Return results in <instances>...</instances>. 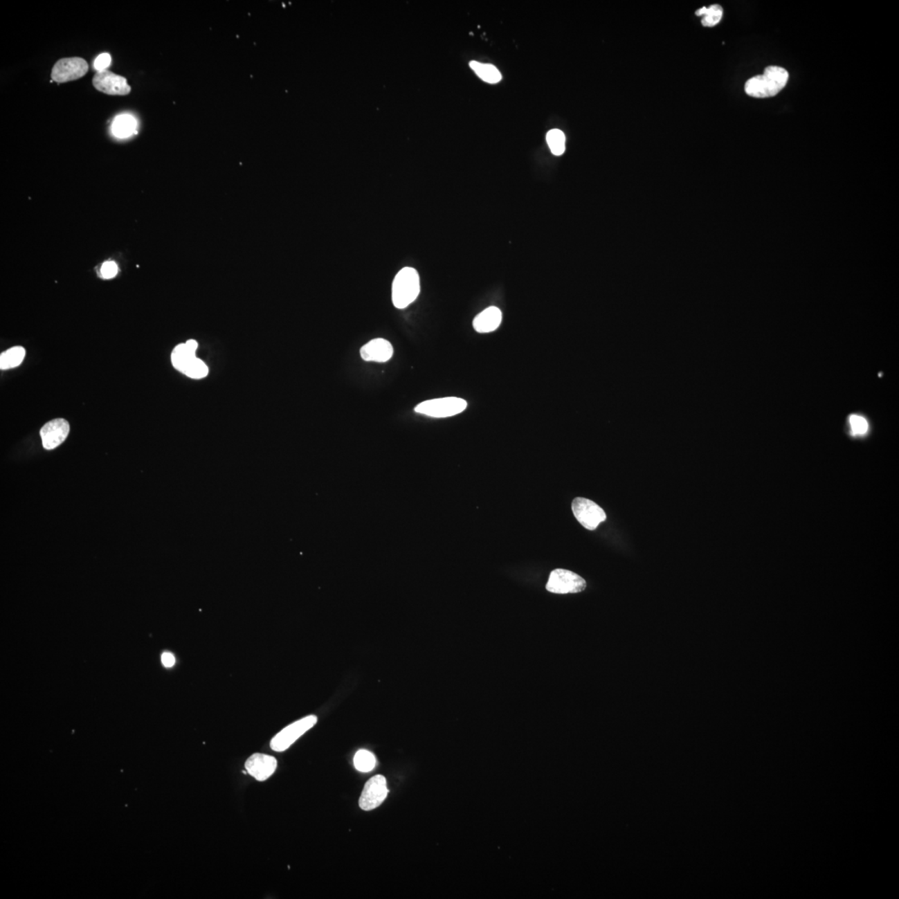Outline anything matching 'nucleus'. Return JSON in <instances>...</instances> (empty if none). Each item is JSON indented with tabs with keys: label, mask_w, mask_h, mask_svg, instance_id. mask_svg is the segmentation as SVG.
Listing matches in <instances>:
<instances>
[{
	"label": "nucleus",
	"mask_w": 899,
	"mask_h": 899,
	"mask_svg": "<svg viewBox=\"0 0 899 899\" xmlns=\"http://www.w3.org/2000/svg\"><path fill=\"white\" fill-rule=\"evenodd\" d=\"M572 511L574 516L584 527L590 531H594L598 525L606 520V514L597 503L589 499L578 498L573 500Z\"/></svg>",
	"instance_id": "nucleus-7"
},
{
	"label": "nucleus",
	"mask_w": 899,
	"mask_h": 899,
	"mask_svg": "<svg viewBox=\"0 0 899 899\" xmlns=\"http://www.w3.org/2000/svg\"><path fill=\"white\" fill-rule=\"evenodd\" d=\"M183 374L192 379H202L208 374V368L202 360L197 358L188 367Z\"/></svg>",
	"instance_id": "nucleus-21"
},
{
	"label": "nucleus",
	"mask_w": 899,
	"mask_h": 899,
	"mask_svg": "<svg viewBox=\"0 0 899 899\" xmlns=\"http://www.w3.org/2000/svg\"><path fill=\"white\" fill-rule=\"evenodd\" d=\"M111 60H112V59H111V55H109V53H102V55L97 57L96 62H94V67H96L98 71H105L107 68L110 66Z\"/></svg>",
	"instance_id": "nucleus-24"
},
{
	"label": "nucleus",
	"mask_w": 899,
	"mask_h": 899,
	"mask_svg": "<svg viewBox=\"0 0 899 899\" xmlns=\"http://www.w3.org/2000/svg\"><path fill=\"white\" fill-rule=\"evenodd\" d=\"M89 69V64L83 57H64L53 65L51 79L57 84L75 81L85 76Z\"/></svg>",
	"instance_id": "nucleus-5"
},
{
	"label": "nucleus",
	"mask_w": 899,
	"mask_h": 899,
	"mask_svg": "<svg viewBox=\"0 0 899 899\" xmlns=\"http://www.w3.org/2000/svg\"><path fill=\"white\" fill-rule=\"evenodd\" d=\"M26 351L23 347L16 346L3 352L0 355V368L1 370L17 367L23 363Z\"/></svg>",
	"instance_id": "nucleus-15"
},
{
	"label": "nucleus",
	"mask_w": 899,
	"mask_h": 899,
	"mask_svg": "<svg viewBox=\"0 0 899 899\" xmlns=\"http://www.w3.org/2000/svg\"><path fill=\"white\" fill-rule=\"evenodd\" d=\"M789 78L786 69L769 66L763 75L754 76L746 82L745 91L749 96L756 98L774 97L785 89Z\"/></svg>",
	"instance_id": "nucleus-1"
},
{
	"label": "nucleus",
	"mask_w": 899,
	"mask_h": 899,
	"mask_svg": "<svg viewBox=\"0 0 899 899\" xmlns=\"http://www.w3.org/2000/svg\"><path fill=\"white\" fill-rule=\"evenodd\" d=\"M376 758L370 751L361 750L357 751L354 757L356 769L363 773L372 771L376 766Z\"/></svg>",
	"instance_id": "nucleus-19"
},
{
	"label": "nucleus",
	"mask_w": 899,
	"mask_h": 899,
	"mask_svg": "<svg viewBox=\"0 0 899 899\" xmlns=\"http://www.w3.org/2000/svg\"><path fill=\"white\" fill-rule=\"evenodd\" d=\"M93 85L98 91L113 96H126L131 92V86L126 78L115 75L113 72L97 71L93 78Z\"/></svg>",
	"instance_id": "nucleus-9"
},
{
	"label": "nucleus",
	"mask_w": 899,
	"mask_h": 899,
	"mask_svg": "<svg viewBox=\"0 0 899 899\" xmlns=\"http://www.w3.org/2000/svg\"><path fill=\"white\" fill-rule=\"evenodd\" d=\"M137 128V122L129 115H121L115 118L112 131L118 138H127L134 134Z\"/></svg>",
	"instance_id": "nucleus-17"
},
{
	"label": "nucleus",
	"mask_w": 899,
	"mask_h": 899,
	"mask_svg": "<svg viewBox=\"0 0 899 899\" xmlns=\"http://www.w3.org/2000/svg\"><path fill=\"white\" fill-rule=\"evenodd\" d=\"M361 356L366 362L387 363L393 356L391 343L383 338H376L361 348Z\"/></svg>",
	"instance_id": "nucleus-12"
},
{
	"label": "nucleus",
	"mask_w": 899,
	"mask_h": 899,
	"mask_svg": "<svg viewBox=\"0 0 899 899\" xmlns=\"http://www.w3.org/2000/svg\"><path fill=\"white\" fill-rule=\"evenodd\" d=\"M317 723L318 717L315 716H309L295 721L273 738L270 743L271 748L276 752H283Z\"/></svg>",
	"instance_id": "nucleus-4"
},
{
	"label": "nucleus",
	"mask_w": 899,
	"mask_h": 899,
	"mask_svg": "<svg viewBox=\"0 0 899 899\" xmlns=\"http://www.w3.org/2000/svg\"><path fill=\"white\" fill-rule=\"evenodd\" d=\"M388 792L387 779L384 776H374L364 786L359 799L360 808L365 811L375 810L387 799Z\"/></svg>",
	"instance_id": "nucleus-8"
},
{
	"label": "nucleus",
	"mask_w": 899,
	"mask_h": 899,
	"mask_svg": "<svg viewBox=\"0 0 899 899\" xmlns=\"http://www.w3.org/2000/svg\"><path fill=\"white\" fill-rule=\"evenodd\" d=\"M467 408V402L458 397H443L428 400L418 404L415 412L435 418H446L462 413Z\"/></svg>",
	"instance_id": "nucleus-3"
},
{
	"label": "nucleus",
	"mask_w": 899,
	"mask_h": 899,
	"mask_svg": "<svg viewBox=\"0 0 899 899\" xmlns=\"http://www.w3.org/2000/svg\"><path fill=\"white\" fill-rule=\"evenodd\" d=\"M848 421L851 433L855 436H863L868 433L869 424L864 417L853 414L849 417Z\"/></svg>",
	"instance_id": "nucleus-22"
},
{
	"label": "nucleus",
	"mask_w": 899,
	"mask_h": 899,
	"mask_svg": "<svg viewBox=\"0 0 899 899\" xmlns=\"http://www.w3.org/2000/svg\"><path fill=\"white\" fill-rule=\"evenodd\" d=\"M162 662L164 666L170 668L174 666L175 658L171 653H163L162 655Z\"/></svg>",
	"instance_id": "nucleus-25"
},
{
	"label": "nucleus",
	"mask_w": 899,
	"mask_h": 899,
	"mask_svg": "<svg viewBox=\"0 0 899 899\" xmlns=\"http://www.w3.org/2000/svg\"><path fill=\"white\" fill-rule=\"evenodd\" d=\"M199 347L195 340H188L186 343L179 344L172 352V366L176 370L184 373L190 365L197 358L196 351Z\"/></svg>",
	"instance_id": "nucleus-13"
},
{
	"label": "nucleus",
	"mask_w": 899,
	"mask_h": 899,
	"mask_svg": "<svg viewBox=\"0 0 899 899\" xmlns=\"http://www.w3.org/2000/svg\"><path fill=\"white\" fill-rule=\"evenodd\" d=\"M723 8L718 5L703 7L696 11V15L702 18V26L712 28L721 21L723 18Z\"/></svg>",
	"instance_id": "nucleus-18"
},
{
	"label": "nucleus",
	"mask_w": 899,
	"mask_h": 899,
	"mask_svg": "<svg viewBox=\"0 0 899 899\" xmlns=\"http://www.w3.org/2000/svg\"><path fill=\"white\" fill-rule=\"evenodd\" d=\"M118 273L117 264L113 262H106L102 266L101 273L105 278H112L116 276Z\"/></svg>",
	"instance_id": "nucleus-23"
},
{
	"label": "nucleus",
	"mask_w": 899,
	"mask_h": 899,
	"mask_svg": "<svg viewBox=\"0 0 899 899\" xmlns=\"http://www.w3.org/2000/svg\"><path fill=\"white\" fill-rule=\"evenodd\" d=\"M470 66L476 75L488 84H498L502 80V73H500L498 68L491 64H482L471 61Z\"/></svg>",
	"instance_id": "nucleus-16"
},
{
	"label": "nucleus",
	"mask_w": 899,
	"mask_h": 899,
	"mask_svg": "<svg viewBox=\"0 0 899 899\" xmlns=\"http://www.w3.org/2000/svg\"><path fill=\"white\" fill-rule=\"evenodd\" d=\"M547 141L550 149H551L554 155L561 156L565 153V136L561 130H550L547 134Z\"/></svg>",
	"instance_id": "nucleus-20"
},
{
	"label": "nucleus",
	"mask_w": 899,
	"mask_h": 899,
	"mask_svg": "<svg viewBox=\"0 0 899 899\" xmlns=\"http://www.w3.org/2000/svg\"><path fill=\"white\" fill-rule=\"evenodd\" d=\"M69 422L63 418L53 419L40 430V437L44 449L53 450L62 444L69 436Z\"/></svg>",
	"instance_id": "nucleus-10"
},
{
	"label": "nucleus",
	"mask_w": 899,
	"mask_h": 899,
	"mask_svg": "<svg viewBox=\"0 0 899 899\" xmlns=\"http://www.w3.org/2000/svg\"><path fill=\"white\" fill-rule=\"evenodd\" d=\"M421 291L420 276L415 269L406 266L397 273L392 287L393 305L404 309L416 301Z\"/></svg>",
	"instance_id": "nucleus-2"
},
{
	"label": "nucleus",
	"mask_w": 899,
	"mask_h": 899,
	"mask_svg": "<svg viewBox=\"0 0 899 899\" xmlns=\"http://www.w3.org/2000/svg\"><path fill=\"white\" fill-rule=\"evenodd\" d=\"M502 311L498 307H490L476 316L473 321V327L480 334H488L498 329L502 323Z\"/></svg>",
	"instance_id": "nucleus-14"
},
{
	"label": "nucleus",
	"mask_w": 899,
	"mask_h": 899,
	"mask_svg": "<svg viewBox=\"0 0 899 899\" xmlns=\"http://www.w3.org/2000/svg\"><path fill=\"white\" fill-rule=\"evenodd\" d=\"M586 588V582L568 570L556 569L550 574L547 590L554 594H574Z\"/></svg>",
	"instance_id": "nucleus-6"
},
{
	"label": "nucleus",
	"mask_w": 899,
	"mask_h": 899,
	"mask_svg": "<svg viewBox=\"0 0 899 899\" xmlns=\"http://www.w3.org/2000/svg\"><path fill=\"white\" fill-rule=\"evenodd\" d=\"M278 767L277 759L264 754H254L245 763L248 774L257 781H265L272 776Z\"/></svg>",
	"instance_id": "nucleus-11"
}]
</instances>
